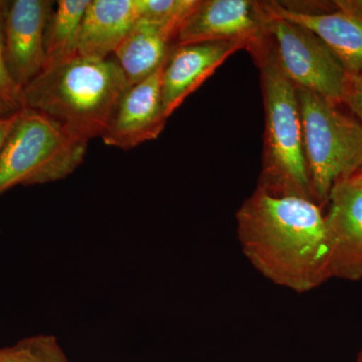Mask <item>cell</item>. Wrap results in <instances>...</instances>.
<instances>
[{
  "label": "cell",
  "mask_w": 362,
  "mask_h": 362,
  "mask_svg": "<svg viewBox=\"0 0 362 362\" xmlns=\"http://www.w3.org/2000/svg\"><path fill=\"white\" fill-rule=\"evenodd\" d=\"M235 220L243 254L273 284L305 294L330 280L325 214L315 202L257 187Z\"/></svg>",
  "instance_id": "6da1fadb"
},
{
  "label": "cell",
  "mask_w": 362,
  "mask_h": 362,
  "mask_svg": "<svg viewBox=\"0 0 362 362\" xmlns=\"http://www.w3.org/2000/svg\"><path fill=\"white\" fill-rule=\"evenodd\" d=\"M128 87L115 59L78 54L42 71L21 90V102L90 142L104 134Z\"/></svg>",
  "instance_id": "7a4b0ae2"
},
{
  "label": "cell",
  "mask_w": 362,
  "mask_h": 362,
  "mask_svg": "<svg viewBox=\"0 0 362 362\" xmlns=\"http://www.w3.org/2000/svg\"><path fill=\"white\" fill-rule=\"evenodd\" d=\"M261 76L265 110L263 165L257 187L312 199L297 88L279 65L270 37L250 52Z\"/></svg>",
  "instance_id": "3957f363"
},
{
  "label": "cell",
  "mask_w": 362,
  "mask_h": 362,
  "mask_svg": "<svg viewBox=\"0 0 362 362\" xmlns=\"http://www.w3.org/2000/svg\"><path fill=\"white\" fill-rule=\"evenodd\" d=\"M88 144L45 114L21 109L0 149V197L18 185L65 180L84 161Z\"/></svg>",
  "instance_id": "277c9868"
},
{
  "label": "cell",
  "mask_w": 362,
  "mask_h": 362,
  "mask_svg": "<svg viewBox=\"0 0 362 362\" xmlns=\"http://www.w3.org/2000/svg\"><path fill=\"white\" fill-rule=\"evenodd\" d=\"M297 95L312 197L322 207L335 185L362 170V124L314 93Z\"/></svg>",
  "instance_id": "5b68a950"
},
{
  "label": "cell",
  "mask_w": 362,
  "mask_h": 362,
  "mask_svg": "<svg viewBox=\"0 0 362 362\" xmlns=\"http://www.w3.org/2000/svg\"><path fill=\"white\" fill-rule=\"evenodd\" d=\"M268 13L267 32L279 65L297 89L341 106L349 74L310 30Z\"/></svg>",
  "instance_id": "8992f818"
},
{
  "label": "cell",
  "mask_w": 362,
  "mask_h": 362,
  "mask_svg": "<svg viewBox=\"0 0 362 362\" xmlns=\"http://www.w3.org/2000/svg\"><path fill=\"white\" fill-rule=\"evenodd\" d=\"M265 2L252 0H199L176 35L175 45L240 42L247 52L268 37Z\"/></svg>",
  "instance_id": "52a82bcc"
},
{
  "label": "cell",
  "mask_w": 362,
  "mask_h": 362,
  "mask_svg": "<svg viewBox=\"0 0 362 362\" xmlns=\"http://www.w3.org/2000/svg\"><path fill=\"white\" fill-rule=\"evenodd\" d=\"M49 0H0L7 69L23 90L44 70Z\"/></svg>",
  "instance_id": "ba28073f"
},
{
  "label": "cell",
  "mask_w": 362,
  "mask_h": 362,
  "mask_svg": "<svg viewBox=\"0 0 362 362\" xmlns=\"http://www.w3.org/2000/svg\"><path fill=\"white\" fill-rule=\"evenodd\" d=\"M325 214L330 279L362 280V171L340 180Z\"/></svg>",
  "instance_id": "9c48e42d"
},
{
  "label": "cell",
  "mask_w": 362,
  "mask_h": 362,
  "mask_svg": "<svg viewBox=\"0 0 362 362\" xmlns=\"http://www.w3.org/2000/svg\"><path fill=\"white\" fill-rule=\"evenodd\" d=\"M269 11L310 30L338 59L349 76L362 74V16L350 0L333 1L316 11L266 1Z\"/></svg>",
  "instance_id": "30bf717a"
},
{
  "label": "cell",
  "mask_w": 362,
  "mask_h": 362,
  "mask_svg": "<svg viewBox=\"0 0 362 362\" xmlns=\"http://www.w3.org/2000/svg\"><path fill=\"white\" fill-rule=\"evenodd\" d=\"M168 58L148 77L126 89L102 135L107 146L130 150L161 134L168 119L161 96L162 74Z\"/></svg>",
  "instance_id": "8fae6325"
},
{
  "label": "cell",
  "mask_w": 362,
  "mask_h": 362,
  "mask_svg": "<svg viewBox=\"0 0 362 362\" xmlns=\"http://www.w3.org/2000/svg\"><path fill=\"white\" fill-rule=\"evenodd\" d=\"M247 45L240 42H209L173 45L162 74L161 96L168 118L226 61Z\"/></svg>",
  "instance_id": "7c38bea8"
},
{
  "label": "cell",
  "mask_w": 362,
  "mask_h": 362,
  "mask_svg": "<svg viewBox=\"0 0 362 362\" xmlns=\"http://www.w3.org/2000/svg\"><path fill=\"white\" fill-rule=\"evenodd\" d=\"M185 20H138L114 54L128 86L141 82L162 65Z\"/></svg>",
  "instance_id": "4fadbf2b"
},
{
  "label": "cell",
  "mask_w": 362,
  "mask_h": 362,
  "mask_svg": "<svg viewBox=\"0 0 362 362\" xmlns=\"http://www.w3.org/2000/svg\"><path fill=\"white\" fill-rule=\"evenodd\" d=\"M138 20L137 0H90L78 35V54L109 58Z\"/></svg>",
  "instance_id": "5bb4252c"
},
{
  "label": "cell",
  "mask_w": 362,
  "mask_h": 362,
  "mask_svg": "<svg viewBox=\"0 0 362 362\" xmlns=\"http://www.w3.org/2000/svg\"><path fill=\"white\" fill-rule=\"evenodd\" d=\"M89 4L90 0L57 2L45 30L44 70L78 56V35Z\"/></svg>",
  "instance_id": "9a60e30c"
},
{
  "label": "cell",
  "mask_w": 362,
  "mask_h": 362,
  "mask_svg": "<svg viewBox=\"0 0 362 362\" xmlns=\"http://www.w3.org/2000/svg\"><path fill=\"white\" fill-rule=\"evenodd\" d=\"M0 362H69L54 335L23 338L11 346L0 347Z\"/></svg>",
  "instance_id": "2e32d148"
},
{
  "label": "cell",
  "mask_w": 362,
  "mask_h": 362,
  "mask_svg": "<svg viewBox=\"0 0 362 362\" xmlns=\"http://www.w3.org/2000/svg\"><path fill=\"white\" fill-rule=\"evenodd\" d=\"M23 109L21 89L7 69L4 54V18L0 6V119L11 118Z\"/></svg>",
  "instance_id": "e0dca14e"
},
{
  "label": "cell",
  "mask_w": 362,
  "mask_h": 362,
  "mask_svg": "<svg viewBox=\"0 0 362 362\" xmlns=\"http://www.w3.org/2000/svg\"><path fill=\"white\" fill-rule=\"evenodd\" d=\"M199 0H137L139 20H185Z\"/></svg>",
  "instance_id": "ac0fdd59"
},
{
  "label": "cell",
  "mask_w": 362,
  "mask_h": 362,
  "mask_svg": "<svg viewBox=\"0 0 362 362\" xmlns=\"http://www.w3.org/2000/svg\"><path fill=\"white\" fill-rule=\"evenodd\" d=\"M362 124V74L349 76L345 89L343 104Z\"/></svg>",
  "instance_id": "d6986e66"
},
{
  "label": "cell",
  "mask_w": 362,
  "mask_h": 362,
  "mask_svg": "<svg viewBox=\"0 0 362 362\" xmlns=\"http://www.w3.org/2000/svg\"><path fill=\"white\" fill-rule=\"evenodd\" d=\"M14 116L7 119H0V149H1L4 140H6L9 130H11V126H13Z\"/></svg>",
  "instance_id": "ffe728a7"
},
{
  "label": "cell",
  "mask_w": 362,
  "mask_h": 362,
  "mask_svg": "<svg viewBox=\"0 0 362 362\" xmlns=\"http://www.w3.org/2000/svg\"><path fill=\"white\" fill-rule=\"evenodd\" d=\"M354 8L362 16V0H350Z\"/></svg>",
  "instance_id": "44dd1931"
},
{
  "label": "cell",
  "mask_w": 362,
  "mask_h": 362,
  "mask_svg": "<svg viewBox=\"0 0 362 362\" xmlns=\"http://www.w3.org/2000/svg\"><path fill=\"white\" fill-rule=\"evenodd\" d=\"M356 362H362V349L357 356Z\"/></svg>",
  "instance_id": "7402d4cb"
},
{
  "label": "cell",
  "mask_w": 362,
  "mask_h": 362,
  "mask_svg": "<svg viewBox=\"0 0 362 362\" xmlns=\"http://www.w3.org/2000/svg\"><path fill=\"white\" fill-rule=\"evenodd\" d=\"M362 171V170H361Z\"/></svg>",
  "instance_id": "603a6c76"
}]
</instances>
